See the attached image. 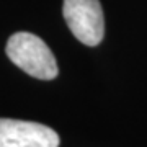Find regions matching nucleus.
I'll list each match as a JSON object with an SVG mask.
<instances>
[{"label":"nucleus","mask_w":147,"mask_h":147,"mask_svg":"<svg viewBox=\"0 0 147 147\" xmlns=\"http://www.w3.org/2000/svg\"><path fill=\"white\" fill-rule=\"evenodd\" d=\"M59 136L51 127L33 123L0 118V147H57Z\"/></svg>","instance_id":"nucleus-3"},{"label":"nucleus","mask_w":147,"mask_h":147,"mask_svg":"<svg viewBox=\"0 0 147 147\" xmlns=\"http://www.w3.org/2000/svg\"><path fill=\"white\" fill-rule=\"evenodd\" d=\"M5 53L11 62L28 75L39 80H53L57 77V62L51 49L39 36L20 31L11 34Z\"/></svg>","instance_id":"nucleus-1"},{"label":"nucleus","mask_w":147,"mask_h":147,"mask_svg":"<svg viewBox=\"0 0 147 147\" xmlns=\"http://www.w3.org/2000/svg\"><path fill=\"white\" fill-rule=\"evenodd\" d=\"M64 18L72 34L87 46L100 44L105 36V18L100 0H64Z\"/></svg>","instance_id":"nucleus-2"}]
</instances>
